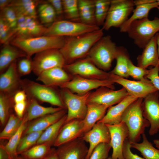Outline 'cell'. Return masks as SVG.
I'll return each instance as SVG.
<instances>
[{"mask_svg":"<svg viewBox=\"0 0 159 159\" xmlns=\"http://www.w3.org/2000/svg\"><path fill=\"white\" fill-rule=\"evenodd\" d=\"M158 9L159 10V6H158Z\"/></svg>","mask_w":159,"mask_h":159,"instance_id":"e7e4bbea","label":"cell"},{"mask_svg":"<svg viewBox=\"0 0 159 159\" xmlns=\"http://www.w3.org/2000/svg\"><path fill=\"white\" fill-rule=\"evenodd\" d=\"M61 96L67 110L65 123L74 119L83 120L87 110V100L90 92L84 95L76 94L62 88Z\"/></svg>","mask_w":159,"mask_h":159,"instance_id":"9c48e42d","label":"cell"},{"mask_svg":"<svg viewBox=\"0 0 159 159\" xmlns=\"http://www.w3.org/2000/svg\"><path fill=\"white\" fill-rule=\"evenodd\" d=\"M17 21L15 30V38H25L30 37L27 30L25 16L19 13H17Z\"/></svg>","mask_w":159,"mask_h":159,"instance_id":"bcb514c9","label":"cell"},{"mask_svg":"<svg viewBox=\"0 0 159 159\" xmlns=\"http://www.w3.org/2000/svg\"><path fill=\"white\" fill-rule=\"evenodd\" d=\"M157 45L158 52L159 57V33L158 32L155 35Z\"/></svg>","mask_w":159,"mask_h":159,"instance_id":"680465c9","label":"cell"},{"mask_svg":"<svg viewBox=\"0 0 159 159\" xmlns=\"http://www.w3.org/2000/svg\"><path fill=\"white\" fill-rule=\"evenodd\" d=\"M111 148L110 143H100L94 148L88 159H106Z\"/></svg>","mask_w":159,"mask_h":159,"instance_id":"ee69618b","label":"cell"},{"mask_svg":"<svg viewBox=\"0 0 159 159\" xmlns=\"http://www.w3.org/2000/svg\"><path fill=\"white\" fill-rule=\"evenodd\" d=\"M33 70L38 76L42 72L55 67L63 68L66 64L59 49H49L38 53L32 59Z\"/></svg>","mask_w":159,"mask_h":159,"instance_id":"8fae6325","label":"cell"},{"mask_svg":"<svg viewBox=\"0 0 159 159\" xmlns=\"http://www.w3.org/2000/svg\"><path fill=\"white\" fill-rule=\"evenodd\" d=\"M47 1L52 5L55 10L57 15L60 16L64 13L62 0H48Z\"/></svg>","mask_w":159,"mask_h":159,"instance_id":"f5cc1de1","label":"cell"},{"mask_svg":"<svg viewBox=\"0 0 159 159\" xmlns=\"http://www.w3.org/2000/svg\"><path fill=\"white\" fill-rule=\"evenodd\" d=\"M110 0H95V16L97 25H103L110 7Z\"/></svg>","mask_w":159,"mask_h":159,"instance_id":"e575fe53","label":"cell"},{"mask_svg":"<svg viewBox=\"0 0 159 159\" xmlns=\"http://www.w3.org/2000/svg\"><path fill=\"white\" fill-rule=\"evenodd\" d=\"M128 68L130 76L137 81L144 79L149 72L148 69L135 66L130 59L128 61Z\"/></svg>","mask_w":159,"mask_h":159,"instance_id":"7dc6e473","label":"cell"},{"mask_svg":"<svg viewBox=\"0 0 159 159\" xmlns=\"http://www.w3.org/2000/svg\"><path fill=\"white\" fill-rule=\"evenodd\" d=\"M17 68L20 76L29 74L33 70L32 59L27 57H23L17 63Z\"/></svg>","mask_w":159,"mask_h":159,"instance_id":"c3c4849f","label":"cell"},{"mask_svg":"<svg viewBox=\"0 0 159 159\" xmlns=\"http://www.w3.org/2000/svg\"><path fill=\"white\" fill-rule=\"evenodd\" d=\"M156 1L158 6H159V0H156Z\"/></svg>","mask_w":159,"mask_h":159,"instance_id":"6125c7cd","label":"cell"},{"mask_svg":"<svg viewBox=\"0 0 159 159\" xmlns=\"http://www.w3.org/2000/svg\"><path fill=\"white\" fill-rule=\"evenodd\" d=\"M143 98H138L130 104L124 112L121 122L127 126L129 132L128 138L130 143H137L146 127L150 126L149 122L143 117L142 104Z\"/></svg>","mask_w":159,"mask_h":159,"instance_id":"3957f363","label":"cell"},{"mask_svg":"<svg viewBox=\"0 0 159 159\" xmlns=\"http://www.w3.org/2000/svg\"><path fill=\"white\" fill-rule=\"evenodd\" d=\"M138 98L128 95L116 105L109 107L105 115L99 122L106 125H113L120 123L122 115L126 108Z\"/></svg>","mask_w":159,"mask_h":159,"instance_id":"603a6c76","label":"cell"},{"mask_svg":"<svg viewBox=\"0 0 159 159\" xmlns=\"http://www.w3.org/2000/svg\"><path fill=\"white\" fill-rule=\"evenodd\" d=\"M114 84L110 79H90L75 75L69 81L60 87L67 89L79 95H84L90 92L92 90L97 89L101 87H105L114 90Z\"/></svg>","mask_w":159,"mask_h":159,"instance_id":"7c38bea8","label":"cell"},{"mask_svg":"<svg viewBox=\"0 0 159 159\" xmlns=\"http://www.w3.org/2000/svg\"><path fill=\"white\" fill-rule=\"evenodd\" d=\"M83 120L74 119L64 124L55 139L54 145L60 146L80 138L83 135Z\"/></svg>","mask_w":159,"mask_h":159,"instance_id":"d6986e66","label":"cell"},{"mask_svg":"<svg viewBox=\"0 0 159 159\" xmlns=\"http://www.w3.org/2000/svg\"><path fill=\"white\" fill-rule=\"evenodd\" d=\"M135 6L134 0H112L102 28L108 30L112 27H120L129 18Z\"/></svg>","mask_w":159,"mask_h":159,"instance_id":"ba28073f","label":"cell"},{"mask_svg":"<svg viewBox=\"0 0 159 159\" xmlns=\"http://www.w3.org/2000/svg\"><path fill=\"white\" fill-rule=\"evenodd\" d=\"M159 31V18L155 17L152 20L147 18L133 21L127 32L136 45L143 49Z\"/></svg>","mask_w":159,"mask_h":159,"instance_id":"5b68a950","label":"cell"},{"mask_svg":"<svg viewBox=\"0 0 159 159\" xmlns=\"http://www.w3.org/2000/svg\"><path fill=\"white\" fill-rule=\"evenodd\" d=\"M11 0H0V9L1 10L5 7L8 6L11 2Z\"/></svg>","mask_w":159,"mask_h":159,"instance_id":"9f6ffc18","label":"cell"},{"mask_svg":"<svg viewBox=\"0 0 159 159\" xmlns=\"http://www.w3.org/2000/svg\"><path fill=\"white\" fill-rule=\"evenodd\" d=\"M78 3L80 22L88 25H97L95 0H78Z\"/></svg>","mask_w":159,"mask_h":159,"instance_id":"f1b7e54d","label":"cell"},{"mask_svg":"<svg viewBox=\"0 0 159 159\" xmlns=\"http://www.w3.org/2000/svg\"><path fill=\"white\" fill-rule=\"evenodd\" d=\"M65 37L43 35L25 38H15L10 42L31 57L34 54L49 49H59L63 46Z\"/></svg>","mask_w":159,"mask_h":159,"instance_id":"7a4b0ae2","label":"cell"},{"mask_svg":"<svg viewBox=\"0 0 159 159\" xmlns=\"http://www.w3.org/2000/svg\"><path fill=\"white\" fill-rule=\"evenodd\" d=\"M25 122L22 119V123L16 133L9 139L4 147L9 154L10 159H13L16 156L17 148L23 132L26 129Z\"/></svg>","mask_w":159,"mask_h":159,"instance_id":"836d02e7","label":"cell"},{"mask_svg":"<svg viewBox=\"0 0 159 159\" xmlns=\"http://www.w3.org/2000/svg\"><path fill=\"white\" fill-rule=\"evenodd\" d=\"M110 135V144L112 149V159H124L123 149L125 140L128 138L129 132L123 122L116 125H106Z\"/></svg>","mask_w":159,"mask_h":159,"instance_id":"ac0fdd59","label":"cell"},{"mask_svg":"<svg viewBox=\"0 0 159 159\" xmlns=\"http://www.w3.org/2000/svg\"><path fill=\"white\" fill-rule=\"evenodd\" d=\"M85 142L89 144L86 159H88L94 148L102 143H110V135L107 125L98 122L88 131L80 137Z\"/></svg>","mask_w":159,"mask_h":159,"instance_id":"e0dca14e","label":"cell"},{"mask_svg":"<svg viewBox=\"0 0 159 159\" xmlns=\"http://www.w3.org/2000/svg\"><path fill=\"white\" fill-rule=\"evenodd\" d=\"M15 36V32L2 17H0V42L1 44H8L13 36Z\"/></svg>","mask_w":159,"mask_h":159,"instance_id":"7bdbcfd3","label":"cell"},{"mask_svg":"<svg viewBox=\"0 0 159 159\" xmlns=\"http://www.w3.org/2000/svg\"><path fill=\"white\" fill-rule=\"evenodd\" d=\"M115 59L116 66L110 72L123 78L126 79L128 78L130 76L128 61L130 58L127 50L123 47H118V52Z\"/></svg>","mask_w":159,"mask_h":159,"instance_id":"f546056e","label":"cell"},{"mask_svg":"<svg viewBox=\"0 0 159 159\" xmlns=\"http://www.w3.org/2000/svg\"><path fill=\"white\" fill-rule=\"evenodd\" d=\"M143 115L150 124V135L159 131V91L153 92L143 99L142 104Z\"/></svg>","mask_w":159,"mask_h":159,"instance_id":"9a60e30c","label":"cell"},{"mask_svg":"<svg viewBox=\"0 0 159 159\" xmlns=\"http://www.w3.org/2000/svg\"><path fill=\"white\" fill-rule=\"evenodd\" d=\"M39 3L32 0H12L8 6L13 7L17 13L37 19L36 6Z\"/></svg>","mask_w":159,"mask_h":159,"instance_id":"4dcf8cb0","label":"cell"},{"mask_svg":"<svg viewBox=\"0 0 159 159\" xmlns=\"http://www.w3.org/2000/svg\"><path fill=\"white\" fill-rule=\"evenodd\" d=\"M109 107L105 105L96 104H87V110L83 120V134L90 130L94 125L105 115Z\"/></svg>","mask_w":159,"mask_h":159,"instance_id":"d4e9b609","label":"cell"},{"mask_svg":"<svg viewBox=\"0 0 159 159\" xmlns=\"http://www.w3.org/2000/svg\"><path fill=\"white\" fill-rule=\"evenodd\" d=\"M134 1L136 7L131 16L120 27L121 32H127L133 21L148 18L150 10L159 6L156 0H136Z\"/></svg>","mask_w":159,"mask_h":159,"instance_id":"44dd1931","label":"cell"},{"mask_svg":"<svg viewBox=\"0 0 159 159\" xmlns=\"http://www.w3.org/2000/svg\"><path fill=\"white\" fill-rule=\"evenodd\" d=\"M28 99V97L26 92L22 89L16 92L13 97V101L14 103L27 101Z\"/></svg>","mask_w":159,"mask_h":159,"instance_id":"db71d44e","label":"cell"},{"mask_svg":"<svg viewBox=\"0 0 159 159\" xmlns=\"http://www.w3.org/2000/svg\"><path fill=\"white\" fill-rule=\"evenodd\" d=\"M26 115L23 119L26 122L33 119L57 112L62 109L60 107H45L39 105L36 100L28 97Z\"/></svg>","mask_w":159,"mask_h":159,"instance_id":"484cf974","label":"cell"},{"mask_svg":"<svg viewBox=\"0 0 159 159\" xmlns=\"http://www.w3.org/2000/svg\"><path fill=\"white\" fill-rule=\"evenodd\" d=\"M106 159H112V158L111 157H109L108 158H107Z\"/></svg>","mask_w":159,"mask_h":159,"instance_id":"be15d7a7","label":"cell"},{"mask_svg":"<svg viewBox=\"0 0 159 159\" xmlns=\"http://www.w3.org/2000/svg\"><path fill=\"white\" fill-rule=\"evenodd\" d=\"M38 145L22 153L23 157L26 159H43L51 152L46 144Z\"/></svg>","mask_w":159,"mask_h":159,"instance_id":"74e56055","label":"cell"},{"mask_svg":"<svg viewBox=\"0 0 159 159\" xmlns=\"http://www.w3.org/2000/svg\"><path fill=\"white\" fill-rule=\"evenodd\" d=\"M63 68L68 74L73 76L77 75L93 79H109L110 72L99 69L87 57L65 64Z\"/></svg>","mask_w":159,"mask_h":159,"instance_id":"30bf717a","label":"cell"},{"mask_svg":"<svg viewBox=\"0 0 159 159\" xmlns=\"http://www.w3.org/2000/svg\"><path fill=\"white\" fill-rule=\"evenodd\" d=\"M43 131L34 132L27 134L21 138L18 145L17 153H22L32 145L37 143Z\"/></svg>","mask_w":159,"mask_h":159,"instance_id":"ab89813d","label":"cell"},{"mask_svg":"<svg viewBox=\"0 0 159 159\" xmlns=\"http://www.w3.org/2000/svg\"><path fill=\"white\" fill-rule=\"evenodd\" d=\"M27 100L14 103V110L17 116L20 118L22 119L25 111L27 106L28 102Z\"/></svg>","mask_w":159,"mask_h":159,"instance_id":"816d5d0a","label":"cell"},{"mask_svg":"<svg viewBox=\"0 0 159 159\" xmlns=\"http://www.w3.org/2000/svg\"><path fill=\"white\" fill-rule=\"evenodd\" d=\"M13 159H26L24 158H18L16 156Z\"/></svg>","mask_w":159,"mask_h":159,"instance_id":"94428289","label":"cell"},{"mask_svg":"<svg viewBox=\"0 0 159 159\" xmlns=\"http://www.w3.org/2000/svg\"><path fill=\"white\" fill-rule=\"evenodd\" d=\"M38 12L43 23L52 24L55 21L57 14L54 8L49 3H42L39 5Z\"/></svg>","mask_w":159,"mask_h":159,"instance_id":"f35d334b","label":"cell"},{"mask_svg":"<svg viewBox=\"0 0 159 159\" xmlns=\"http://www.w3.org/2000/svg\"><path fill=\"white\" fill-rule=\"evenodd\" d=\"M15 60L6 69L0 74V93L13 97L15 93L22 89V80L17 68Z\"/></svg>","mask_w":159,"mask_h":159,"instance_id":"2e32d148","label":"cell"},{"mask_svg":"<svg viewBox=\"0 0 159 159\" xmlns=\"http://www.w3.org/2000/svg\"><path fill=\"white\" fill-rule=\"evenodd\" d=\"M142 136V143H130L131 148L138 150L145 159H159V149H156L153 146L144 133Z\"/></svg>","mask_w":159,"mask_h":159,"instance_id":"1f68e13d","label":"cell"},{"mask_svg":"<svg viewBox=\"0 0 159 159\" xmlns=\"http://www.w3.org/2000/svg\"><path fill=\"white\" fill-rule=\"evenodd\" d=\"M12 101L13 97L0 93V121L2 125L8 118Z\"/></svg>","mask_w":159,"mask_h":159,"instance_id":"b9f144b4","label":"cell"},{"mask_svg":"<svg viewBox=\"0 0 159 159\" xmlns=\"http://www.w3.org/2000/svg\"><path fill=\"white\" fill-rule=\"evenodd\" d=\"M159 66L149 69V72L145 77L149 80L159 91Z\"/></svg>","mask_w":159,"mask_h":159,"instance_id":"f907efd6","label":"cell"},{"mask_svg":"<svg viewBox=\"0 0 159 159\" xmlns=\"http://www.w3.org/2000/svg\"><path fill=\"white\" fill-rule=\"evenodd\" d=\"M43 159H59L56 151H52Z\"/></svg>","mask_w":159,"mask_h":159,"instance_id":"6f0895ef","label":"cell"},{"mask_svg":"<svg viewBox=\"0 0 159 159\" xmlns=\"http://www.w3.org/2000/svg\"><path fill=\"white\" fill-rule=\"evenodd\" d=\"M129 95L126 89L122 87L115 90L105 87H101L90 92L87 104L92 103L106 105L108 107L117 104Z\"/></svg>","mask_w":159,"mask_h":159,"instance_id":"5bb4252c","label":"cell"},{"mask_svg":"<svg viewBox=\"0 0 159 159\" xmlns=\"http://www.w3.org/2000/svg\"><path fill=\"white\" fill-rule=\"evenodd\" d=\"M14 114H11L8 122L0 133L1 139H9L17 131L21 125L22 119Z\"/></svg>","mask_w":159,"mask_h":159,"instance_id":"d590c367","label":"cell"},{"mask_svg":"<svg viewBox=\"0 0 159 159\" xmlns=\"http://www.w3.org/2000/svg\"><path fill=\"white\" fill-rule=\"evenodd\" d=\"M26 57L25 52L17 47L11 44H5L0 52V74L17 59Z\"/></svg>","mask_w":159,"mask_h":159,"instance_id":"4316f807","label":"cell"},{"mask_svg":"<svg viewBox=\"0 0 159 159\" xmlns=\"http://www.w3.org/2000/svg\"><path fill=\"white\" fill-rule=\"evenodd\" d=\"M27 30L30 37L44 35L47 28L41 25L35 19L30 16H25Z\"/></svg>","mask_w":159,"mask_h":159,"instance_id":"60d3db41","label":"cell"},{"mask_svg":"<svg viewBox=\"0 0 159 159\" xmlns=\"http://www.w3.org/2000/svg\"><path fill=\"white\" fill-rule=\"evenodd\" d=\"M103 30L101 28L79 36L67 37L64 44L59 49L66 64L86 57L93 46L103 36Z\"/></svg>","mask_w":159,"mask_h":159,"instance_id":"6da1fadb","label":"cell"},{"mask_svg":"<svg viewBox=\"0 0 159 159\" xmlns=\"http://www.w3.org/2000/svg\"><path fill=\"white\" fill-rule=\"evenodd\" d=\"M21 87L29 98L47 102L62 109L66 107L61 95L53 87L24 79L22 80Z\"/></svg>","mask_w":159,"mask_h":159,"instance_id":"8992f818","label":"cell"},{"mask_svg":"<svg viewBox=\"0 0 159 159\" xmlns=\"http://www.w3.org/2000/svg\"><path fill=\"white\" fill-rule=\"evenodd\" d=\"M66 112L64 109H62L55 113L40 117L25 130V134H27L34 132L43 131L61 119L66 115Z\"/></svg>","mask_w":159,"mask_h":159,"instance_id":"83f0119b","label":"cell"},{"mask_svg":"<svg viewBox=\"0 0 159 159\" xmlns=\"http://www.w3.org/2000/svg\"><path fill=\"white\" fill-rule=\"evenodd\" d=\"M130 143L128 138L125 140L123 149L124 159H145L137 154L133 153L131 150Z\"/></svg>","mask_w":159,"mask_h":159,"instance_id":"681fc988","label":"cell"},{"mask_svg":"<svg viewBox=\"0 0 159 159\" xmlns=\"http://www.w3.org/2000/svg\"><path fill=\"white\" fill-rule=\"evenodd\" d=\"M0 15L15 32L17 21V15L14 9L11 6H7L1 10Z\"/></svg>","mask_w":159,"mask_h":159,"instance_id":"f6af8a7d","label":"cell"},{"mask_svg":"<svg viewBox=\"0 0 159 159\" xmlns=\"http://www.w3.org/2000/svg\"><path fill=\"white\" fill-rule=\"evenodd\" d=\"M64 13L70 21L81 22L79 14L78 0H62Z\"/></svg>","mask_w":159,"mask_h":159,"instance_id":"8d00e7d4","label":"cell"},{"mask_svg":"<svg viewBox=\"0 0 159 159\" xmlns=\"http://www.w3.org/2000/svg\"><path fill=\"white\" fill-rule=\"evenodd\" d=\"M153 143L156 147L159 149V140L155 139L153 140Z\"/></svg>","mask_w":159,"mask_h":159,"instance_id":"91938a15","label":"cell"},{"mask_svg":"<svg viewBox=\"0 0 159 159\" xmlns=\"http://www.w3.org/2000/svg\"><path fill=\"white\" fill-rule=\"evenodd\" d=\"M85 159H86L85 158Z\"/></svg>","mask_w":159,"mask_h":159,"instance_id":"03108f58","label":"cell"},{"mask_svg":"<svg viewBox=\"0 0 159 159\" xmlns=\"http://www.w3.org/2000/svg\"><path fill=\"white\" fill-rule=\"evenodd\" d=\"M109 79L114 83L122 85L129 95L144 99L149 94L158 91L152 82L145 77L140 81L129 80L110 72Z\"/></svg>","mask_w":159,"mask_h":159,"instance_id":"4fadbf2b","label":"cell"},{"mask_svg":"<svg viewBox=\"0 0 159 159\" xmlns=\"http://www.w3.org/2000/svg\"><path fill=\"white\" fill-rule=\"evenodd\" d=\"M118 47L109 35L103 36L92 48L87 56L98 68L109 70L117 55Z\"/></svg>","mask_w":159,"mask_h":159,"instance_id":"277c9868","label":"cell"},{"mask_svg":"<svg viewBox=\"0 0 159 159\" xmlns=\"http://www.w3.org/2000/svg\"><path fill=\"white\" fill-rule=\"evenodd\" d=\"M97 25H90L70 20L55 21L47 28L44 35L67 37L79 36L98 30Z\"/></svg>","mask_w":159,"mask_h":159,"instance_id":"52a82bcc","label":"cell"},{"mask_svg":"<svg viewBox=\"0 0 159 159\" xmlns=\"http://www.w3.org/2000/svg\"><path fill=\"white\" fill-rule=\"evenodd\" d=\"M85 142L80 138L60 146L56 151L59 159H85L88 148Z\"/></svg>","mask_w":159,"mask_h":159,"instance_id":"ffe728a7","label":"cell"},{"mask_svg":"<svg viewBox=\"0 0 159 159\" xmlns=\"http://www.w3.org/2000/svg\"><path fill=\"white\" fill-rule=\"evenodd\" d=\"M37 80L47 86H59L69 81L72 77L64 69L55 67L45 71L38 75Z\"/></svg>","mask_w":159,"mask_h":159,"instance_id":"7402d4cb","label":"cell"},{"mask_svg":"<svg viewBox=\"0 0 159 159\" xmlns=\"http://www.w3.org/2000/svg\"><path fill=\"white\" fill-rule=\"evenodd\" d=\"M143 49L141 54L137 57V66L145 69L150 66H159V57L155 36Z\"/></svg>","mask_w":159,"mask_h":159,"instance_id":"cb8c5ba5","label":"cell"},{"mask_svg":"<svg viewBox=\"0 0 159 159\" xmlns=\"http://www.w3.org/2000/svg\"><path fill=\"white\" fill-rule=\"evenodd\" d=\"M0 159H10L4 147L2 146H1L0 148Z\"/></svg>","mask_w":159,"mask_h":159,"instance_id":"11a10c76","label":"cell"},{"mask_svg":"<svg viewBox=\"0 0 159 159\" xmlns=\"http://www.w3.org/2000/svg\"><path fill=\"white\" fill-rule=\"evenodd\" d=\"M66 117L67 115L66 114L59 120L43 131L37 141V144H44L53 142L54 143L61 128L65 123Z\"/></svg>","mask_w":159,"mask_h":159,"instance_id":"d6a6232c","label":"cell"}]
</instances>
